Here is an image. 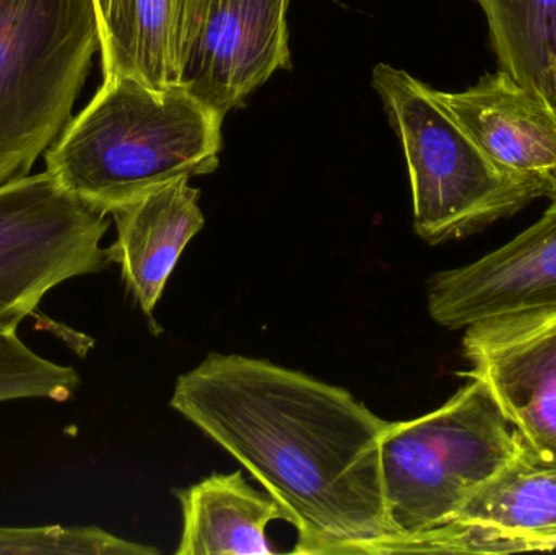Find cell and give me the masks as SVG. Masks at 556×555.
<instances>
[{
    "label": "cell",
    "mask_w": 556,
    "mask_h": 555,
    "mask_svg": "<svg viewBox=\"0 0 556 555\" xmlns=\"http://www.w3.org/2000/svg\"><path fill=\"white\" fill-rule=\"evenodd\" d=\"M172 407L287 508L293 554L340 555L395 537L382 482L388 422L333 384L269 361L211 354Z\"/></svg>",
    "instance_id": "obj_1"
},
{
    "label": "cell",
    "mask_w": 556,
    "mask_h": 555,
    "mask_svg": "<svg viewBox=\"0 0 556 555\" xmlns=\"http://www.w3.org/2000/svg\"><path fill=\"white\" fill-rule=\"evenodd\" d=\"M224 119L182 88L110 75L46 150V172L111 215L166 182L215 172Z\"/></svg>",
    "instance_id": "obj_2"
},
{
    "label": "cell",
    "mask_w": 556,
    "mask_h": 555,
    "mask_svg": "<svg viewBox=\"0 0 556 555\" xmlns=\"http://www.w3.org/2000/svg\"><path fill=\"white\" fill-rule=\"evenodd\" d=\"M469 380L438 409L386 426L382 482L395 537L453 521L473 492L521 449L485 381Z\"/></svg>",
    "instance_id": "obj_3"
},
{
    "label": "cell",
    "mask_w": 556,
    "mask_h": 555,
    "mask_svg": "<svg viewBox=\"0 0 556 555\" xmlns=\"http://www.w3.org/2000/svg\"><path fill=\"white\" fill-rule=\"evenodd\" d=\"M98 51L97 0H0V186L61 136Z\"/></svg>",
    "instance_id": "obj_4"
},
{
    "label": "cell",
    "mask_w": 556,
    "mask_h": 555,
    "mask_svg": "<svg viewBox=\"0 0 556 555\" xmlns=\"http://www.w3.org/2000/svg\"><path fill=\"white\" fill-rule=\"evenodd\" d=\"M372 87L404 149L421 240L440 244L469 237L539 199L483 155L433 88L388 64L376 65Z\"/></svg>",
    "instance_id": "obj_5"
},
{
    "label": "cell",
    "mask_w": 556,
    "mask_h": 555,
    "mask_svg": "<svg viewBox=\"0 0 556 555\" xmlns=\"http://www.w3.org/2000/svg\"><path fill=\"white\" fill-rule=\"evenodd\" d=\"M108 217L48 172L0 186V329L16 331L49 290L113 264L101 248Z\"/></svg>",
    "instance_id": "obj_6"
},
{
    "label": "cell",
    "mask_w": 556,
    "mask_h": 555,
    "mask_svg": "<svg viewBox=\"0 0 556 555\" xmlns=\"http://www.w3.org/2000/svg\"><path fill=\"white\" fill-rule=\"evenodd\" d=\"M288 0H176L175 87L227 116L290 68Z\"/></svg>",
    "instance_id": "obj_7"
},
{
    "label": "cell",
    "mask_w": 556,
    "mask_h": 555,
    "mask_svg": "<svg viewBox=\"0 0 556 555\" xmlns=\"http://www.w3.org/2000/svg\"><path fill=\"white\" fill-rule=\"evenodd\" d=\"M464 357L502 407L522 446L556 465V310L467 326Z\"/></svg>",
    "instance_id": "obj_8"
},
{
    "label": "cell",
    "mask_w": 556,
    "mask_h": 555,
    "mask_svg": "<svg viewBox=\"0 0 556 555\" xmlns=\"http://www.w3.org/2000/svg\"><path fill=\"white\" fill-rule=\"evenodd\" d=\"M556 310V201L528 230L469 266L428 282V312L447 329Z\"/></svg>",
    "instance_id": "obj_9"
},
{
    "label": "cell",
    "mask_w": 556,
    "mask_h": 555,
    "mask_svg": "<svg viewBox=\"0 0 556 555\" xmlns=\"http://www.w3.org/2000/svg\"><path fill=\"white\" fill-rule=\"evenodd\" d=\"M433 97L500 172L556 201V116L542 98L503 71Z\"/></svg>",
    "instance_id": "obj_10"
},
{
    "label": "cell",
    "mask_w": 556,
    "mask_h": 555,
    "mask_svg": "<svg viewBox=\"0 0 556 555\" xmlns=\"http://www.w3.org/2000/svg\"><path fill=\"white\" fill-rule=\"evenodd\" d=\"M199 198L201 191L192 188L191 178L182 176L111 214L117 230L110 247L111 260L121 267L127 290L152 321L182 251L204 228Z\"/></svg>",
    "instance_id": "obj_11"
},
{
    "label": "cell",
    "mask_w": 556,
    "mask_h": 555,
    "mask_svg": "<svg viewBox=\"0 0 556 555\" xmlns=\"http://www.w3.org/2000/svg\"><path fill=\"white\" fill-rule=\"evenodd\" d=\"M182 510L178 555L277 554L267 538L273 521L291 524L287 508L251 488L243 472L212 475L188 489H176Z\"/></svg>",
    "instance_id": "obj_12"
},
{
    "label": "cell",
    "mask_w": 556,
    "mask_h": 555,
    "mask_svg": "<svg viewBox=\"0 0 556 555\" xmlns=\"http://www.w3.org/2000/svg\"><path fill=\"white\" fill-rule=\"evenodd\" d=\"M454 520L476 521L556 551V465L522 446L493 478L480 485Z\"/></svg>",
    "instance_id": "obj_13"
},
{
    "label": "cell",
    "mask_w": 556,
    "mask_h": 555,
    "mask_svg": "<svg viewBox=\"0 0 556 555\" xmlns=\"http://www.w3.org/2000/svg\"><path fill=\"white\" fill-rule=\"evenodd\" d=\"M176 0H113L100 26L103 77L127 75L156 90L175 87Z\"/></svg>",
    "instance_id": "obj_14"
},
{
    "label": "cell",
    "mask_w": 556,
    "mask_h": 555,
    "mask_svg": "<svg viewBox=\"0 0 556 555\" xmlns=\"http://www.w3.org/2000/svg\"><path fill=\"white\" fill-rule=\"evenodd\" d=\"M500 71L551 104L556 85V0H477Z\"/></svg>",
    "instance_id": "obj_15"
},
{
    "label": "cell",
    "mask_w": 556,
    "mask_h": 555,
    "mask_svg": "<svg viewBox=\"0 0 556 555\" xmlns=\"http://www.w3.org/2000/svg\"><path fill=\"white\" fill-rule=\"evenodd\" d=\"M80 384V375L74 367L41 357L16 331L0 329V403L20 400L65 403Z\"/></svg>",
    "instance_id": "obj_16"
},
{
    "label": "cell",
    "mask_w": 556,
    "mask_h": 555,
    "mask_svg": "<svg viewBox=\"0 0 556 555\" xmlns=\"http://www.w3.org/2000/svg\"><path fill=\"white\" fill-rule=\"evenodd\" d=\"M97 527H0V555H159Z\"/></svg>",
    "instance_id": "obj_17"
},
{
    "label": "cell",
    "mask_w": 556,
    "mask_h": 555,
    "mask_svg": "<svg viewBox=\"0 0 556 555\" xmlns=\"http://www.w3.org/2000/svg\"><path fill=\"white\" fill-rule=\"evenodd\" d=\"M111 2H113V0H97L98 20H100V26L101 23L106 20L108 12H110Z\"/></svg>",
    "instance_id": "obj_18"
},
{
    "label": "cell",
    "mask_w": 556,
    "mask_h": 555,
    "mask_svg": "<svg viewBox=\"0 0 556 555\" xmlns=\"http://www.w3.org/2000/svg\"><path fill=\"white\" fill-rule=\"evenodd\" d=\"M548 108H551V110L554 111V114L556 116V85H555L554 100H552V103L548 104Z\"/></svg>",
    "instance_id": "obj_19"
}]
</instances>
